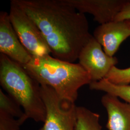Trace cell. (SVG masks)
I'll list each match as a JSON object with an SVG mask.
<instances>
[{"instance_id":"6da1fadb","label":"cell","mask_w":130,"mask_h":130,"mask_svg":"<svg viewBox=\"0 0 130 130\" xmlns=\"http://www.w3.org/2000/svg\"><path fill=\"white\" fill-rule=\"evenodd\" d=\"M37 25L52 56L74 63L93 36L85 14L64 0H11Z\"/></svg>"},{"instance_id":"7a4b0ae2","label":"cell","mask_w":130,"mask_h":130,"mask_svg":"<svg viewBox=\"0 0 130 130\" xmlns=\"http://www.w3.org/2000/svg\"><path fill=\"white\" fill-rule=\"evenodd\" d=\"M24 69L40 85L53 89L62 99L75 103L79 89L92 82L79 63L62 60L50 55L32 57Z\"/></svg>"},{"instance_id":"3957f363","label":"cell","mask_w":130,"mask_h":130,"mask_svg":"<svg viewBox=\"0 0 130 130\" xmlns=\"http://www.w3.org/2000/svg\"><path fill=\"white\" fill-rule=\"evenodd\" d=\"M0 84L22 108L27 120L44 122L46 111L40 84L22 65L2 54H0Z\"/></svg>"},{"instance_id":"277c9868","label":"cell","mask_w":130,"mask_h":130,"mask_svg":"<svg viewBox=\"0 0 130 130\" xmlns=\"http://www.w3.org/2000/svg\"><path fill=\"white\" fill-rule=\"evenodd\" d=\"M41 93L46 112L43 125L39 130H75L77 107L75 103L62 99L47 85H41Z\"/></svg>"},{"instance_id":"5b68a950","label":"cell","mask_w":130,"mask_h":130,"mask_svg":"<svg viewBox=\"0 0 130 130\" xmlns=\"http://www.w3.org/2000/svg\"><path fill=\"white\" fill-rule=\"evenodd\" d=\"M10 20L25 49L32 57L50 55L51 51L37 25L18 5L11 1Z\"/></svg>"},{"instance_id":"8992f818","label":"cell","mask_w":130,"mask_h":130,"mask_svg":"<svg viewBox=\"0 0 130 130\" xmlns=\"http://www.w3.org/2000/svg\"><path fill=\"white\" fill-rule=\"evenodd\" d=\"M78 59L79 64L88 73L92 82L105 79L119 62L116 57L107 55L93 36L82 49Z\"/></svg>"},{"instance_id":"52a82bcc","label":"cell","mask_w":130,"mask_h":130,"mask_svg":"<svg viewBox=\"0 0 130 130\" xmlns=\"http://www.w3.org/2000/svg\"><path fill=\"white\" fill-rule=\"evenodd\" d=\"M0 53L22 66L28 64L32 57L14 31L9 13L3 11L0 12Z\"/></svg>"},{"instance_id":"ba28073f","label":"cell","mask_w":130,"mask_h":130,"mask_svg":"<svg viewBox=\"0 0 130 130\" xmlns=\"http://www.w3.org/2000/svg\"><path fill=\"white\" fill-rule=\"evenodd\" d=\"M78 12L88 13L100 25L113 21L123 8L126 0H64Z\"/></svg>"},{"instance_id":"9c48e42d","label":"cell","mask_w":130,"mask_h":130,"mask_svg":"<svg viewBox=\"0 0 130 130\" xmlns=\"http://www.w3.org/2000/svg\"><path fill=\"white\" fill-rule=\"evenodd\" d=\"M93 36L107 55L113 57L121 44L130 37V25L127 20H114L99 25L94 30Z\"/></svg>"},{"instance_id":"30bf717a","label":"cell","mask_w":130,"mask_h":130,"mask_svg":"<svg viewBox=\"0 0 130 130\" xmlns=\"http://www.w3.org/2000/svg\"><path fill=\"white\" fill-rule=\"evenodd\" d=\"M101 103L107 113L108 130H130V104L108 93L103 96Z\"/></svg>"},{"instance_id":"8fae6325","label":"cell","mask_w":130,"mask_h":130,"mask_svg":"<svg viewBox=\"0 0 130 130\" xmlns=\"http://www.w3.org/2000/svg\"><path fill=\"white\" fill-rule=\"evenodd\" d=\"M89 88L92 90L103 91L124 100L130 104V85H118L103 79L89 84Z\"/></svg>"},{"instance_id":"7c38bea8","label":"cell","mask_w":130,"mask_h":130,"mask_svg":"<svg viewBox=\"0 0 130 130\" xmlns=\"http://www.w3.org/2000/svg\"><path fill=\"white\" fill-rule=\"evenodd\" d=\"M100 115L85 107H76V122L75 130H102Z\"/></svg>"},{"instance_id":"4fadbf2b","label":"cell","mask_w":130,"mask_h":130,"mask_svg":"<svg viewBox=\"0 0 130 130\" xmlns=\"http://www.w3.org/2000/svg\"><path fill=\"white\" fill-rule=\"evenodd\" d=\"M0 111L16 119H19L22 124L27 120L23 109L13 98L0 89Z\"/></svg>"},{"instance_id":"5bb4252c","label":"cell","mask_w":130,"mask_h":130,"mask_svg":"<svg viewBox=\"0 0 130 130\" xmlns=\"http://www.w3.org/2000/svg\"><path fill=\"white\" fill-rule=\"evenodd\" d=\"M105 79L115 84H130V67L125 69H121L114 66L109 71Z\"/></svg>"},{"instance_id":"9a60e30c","label":"cell","mask_w":130,"mask_h":130,"mask_svg":"<svg viewBox=\"0 0 130 130\" xmlns=\"http://www.w3.org/2000/svg\"><path fill=\"white\" fill-rule=\"evenodd\" d=\"M22 123L16 119L0 111V130H20Z\"/></svg>"},{"instance_id":"2e32d148","label":"cell","mask_w":130,"mask_h":130,"mask_svg":"<svg viewBox=\"0 0 130 130\" xmlns=\"http://www.w3.org/2000/svg\"><path fill=\"white\" fill-rule=\"evenodd\" d=\"M115 21H125L130 20V0L127 1L123 8L118 14Z\"/></svg>"},{"instance_id":"e0dca14e","label":"cell","mask_w":130,"mask_h":130,"mask_svg":"<svg viewBox=\"0 0 130 130\" xmlns=\"http://www.w3.org/2000/svg\"><path fill=\"white\" fill-rule=\"evenodd\" d=\"M128 21V23H129V25H130V20H127Z\"/></svg>"}]
</instances>
